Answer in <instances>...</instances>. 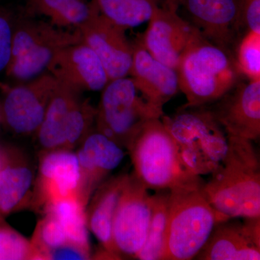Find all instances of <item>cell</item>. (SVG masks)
<instances>
[{"instance_id": "cell-1", "label": "cell", "mask_w": 260, "mask_h": 260, "mask_svg": "<svg viewBox=\"0 0 260 260\" xmlns=\"http://www.w3.org/2000/svg\"><path fill=\"white\" fill-rule=\"evenodd\" d=\"M229 150L205 182L210 205L226 219L260 217V166L252 141L228 137Z\"/></svg>"}, {"instance_id": "cell-2", "label": "cell", "mask_w": 260, "mask_h": 260, "mask_svg": "<svg viewBox=\"0 0 260 260\" xmlns=\"http://www.w3.org/2000/svg\"><path fill=\"white\" fill-rule=\"evenodd\" d=\"M179 90L186 97L181 108L209 105L240 82L232 53L205 39L197 30L177 68Z\"/></svg>"}, {"instance_id": "cell-3", "label": "cell", "mask_w": 260, "mask_h": 260, "mask_svg": "<svg viewBox=\"0 0 260 260\" xmlns=\"http://www.w3.org/2000/svg\"><path fill=\"white\" fill-rule=\"evenodd\" d=\"M204 184L200 177L169 189L165 260L194 259L216 224L228 220L210 205Z\"/></svg>"}, {"instance_id": "cell-4", "label": "cell", "mask_w": 260, "mask_h": 260, "mask_svg": "<svg viewBox=\"0 0 260 260\" xmlns=\"http://www.w3.org/2000/svg\"><path fill=\"white\" fill-rule=\"evenodd\" d=\"M160 119L177 144L186 172L198 177L211 175L220 167L229 150V138L206 106L181 108Z\"/></svg>"}, {"instance_id": "cell-5", "label": "cell", "mask_w": 260, "mask_h": 260, "mask_svg": "<svg viewBox=\"0 0 260 260\" xmlns=\"http://www.w3.org/2000/svg\"><path fill=\"white\" fill-rule=\"evenodd\" d=\"M127 152L133 174L148 189L169 190L200 177L183 167L177 144L160 119L147 122Z\"/></svg>"}, {"instance_id": "cell-6", "label": "cell", "mask_w": 260, "mask_h": 260, "mask_svg": "<svg viewBox=\"0 0 260 260\" xmlns=\"http://www.w3.org/2000/svg\"><path fill=\"white\" fill-rule=\"evenodd\" d=\"M102 91L95 129L127 151L145 124L164 114L143 99L131 78L110 80Z\"/></svg>"}, {"instance_id": "cell-7", "label": "cell", "mask_w": 260, "mask_h": 260, "mask_svg": "<svg viewBox=\"0 0 260 260\" xmlns=\"http://www.w3.org/2000/svg\"><path fill=\"white\" fill-rule=\"evenodd\" d=\"M82 42L79 30H65L51 23L26 20L15 23L8 77L24 83L47 70L61 49Z\"/></svg>"}, {"instance_id": "cell-8", "label": "cell", "mask_w": 260, "mask_h": 260, "mask_svg": "<svg viewBox=\"0 0 260 260\" xmlns=\"http://www.w3.org/2000/svg\"><path fill=\"white\" fill-rule=\"evenodd\" d=\"M151 217V194L134 174L126 175L113 220L114 245L121 254L136 256L144 245Z\"/></svg>"}, {"instance_id": "cell-9", "label": "cell", "mask_w": 260, "mask_h": 260, "mask_svg": "<svg viewBox=\"0 0 260 260\" xmlns=\"http://www.w3.org/2000/svg\"><path fill=\"white\" fill-rule=\"evenodd\" d=\"M59 82L51 74L7 89L3 101L5 124L17 135L37 134Z\"/></svg>"}, {"instance_id": "cell-10", "label": "cell", "mask_w": 260, "mask_h": 260, "mask_svg": "<svg viewBox=\"0 0 260 260\" xmlns=\"http://www.w3.org/2000/svg\"><path fill=\"white\" fill-rule=\"evenodd\" d=\"M177 5L164 3L148 21L140 42L157 60L177 71L178 64L197 29L177 12Z\"/></svg>"}, {"instance_id": "cell-11", "label": "cell", "mask_w": 260, "mask_h": 260, "mask_svg": "<svg viewBox=\"0 0 260 260\" xmlns=\"http://www.w3.org/2000/svg\"><path fill=\"white\" fill-rule=\"evenodd\" d=\"M80 187L81 174L76 153L62 148L42 151L32 194V205L36 208L42 210L46 205L63 198L78 197L81 200Z\"/></svg>"}, {"instance_id": "cell-12", "label": "cell", "mask_w": 260, "mask_h": 260, "mask_svg": "<svg viewBox=\"0 0 260 260\" xmlns=\"http://www.w3.org/2000/svg\"><path fill=\"white\" fill-rule=\"evenodd\" d=\"M210 109L228 137L256 141L260 137V80L239 82Z\"/></svg>"}, {"instance_id": "cell-13", "label": "cell", "mask_w": 260, "mask_h": 260, "mask_svg": "<svg viewBox=\"0 0 260 260\" xmlns=\"http://www.w3.org/2000/svg\"><path fill=\"white\" fill-rule=\"evenodd\" d=\"M78 30L82 42L102 61L109 80L129 76L134 48L126 38V29L118 26L98 12Z\"/></svg>"}, {"instance_id": "cell-14", "label": "cell", "mask_w": 260, "mask_h": 260, "mask_svg": "<svg viewBox=\"0 0 260 260\" xmlns=\"http://www.w3.org/2000/svg\"><path fill=\"white\" fill-rule=\"evenodd\" d=\"M47 70L59 83L80 93L100 91L110 81L99 56L83 42L59 51Z\"/></svg>"}, {"instance_id": "cell-15", "label": "cell", "mask_w": 260, "mask_h": 260, "mask_svg": "<svg viewBox=\"0 0 260 260\" xmlns=\"http://www.w3.org/2000/svg\"><path fill=\"white\" fill-rule=\"evenodd\" d=\"M219 222L196 258L203 260L260 259V217L243 223Z\"/></svg>"}, {"instance_id": "cell-16", "label": "cell", "mask_w": 260, "mask_h": 260, "mask_svg": "<svg viewBox=\"0 0 260 260\" xmlns=\"http://www.w3.org/2000/svg\"><path fill=\"white\" fill-rule=\"evenodd\" d=\"M194 25L207 40L232 53L243 28L238 0H183Z\"/></svg>"}, {"instance_id": "cell-17", "label": "cell", "mask_w": 260, "mask_h": 260, "mask_svg": "<svg viewBox=\"0 0 260 260\" xmlns=\"http://www.w3.org/2000/svg\"><path fill=\"white\" fill-rule=\"evenodd\" d=\"M76 154L81 174L80 198L88 205L94 191L122 161L125 151L95 129L82 142Z\"/></svg>"}, {"instance_id": "cell-18", "label": "cell", "mask_w": 260, "mask_h": 260, "mask_svg": "<svg viewBox=\"0 0 260 260\" xmlns=\"http://www.w3.org/2000/svg\"><path fill=\"white\" fill-rule=\"evenodd\" d=\"M133 48L129 75L143 99L151 107L164 112V105L179 90L177 71L150 55L141 42Z\"/></svg>"}, {"instance_id": "cell-19", "label": "cell", "mask_w": 260, "mask_h": 260, "mask_svg": "<svg viewBox=\"0 0 260 260\" xmlns=\"http://www.w3.org/2000/svg\"><path fill=\"white\" fill-rule=\"evenodd\" d=\"M34 171L25 154L11 150L0 157V213L8 215L32 203Z\"/></svg>"}, {"instance_id": "cell-20", "label": "cell", "mask_w": 260, "mask_h": 260, "mask_svg": "<svg viewBox=\"0 0 260 260\" xmlns=\"http://www.w3.org/2000/svg\"><path fill=\"white\" fill-rule=\"evenodd\" d=\"M127 174L111 178L94 191L93 199L86 209L87 225L101 243L104 252L111 259H119L113 239L114 215Z\"/></svg>"}, {"instance_id": "cell-21", "label": "cell", "mask_w": 260, "mask_h": 260, "mask_svg": "<svg viewBox=\"0 0 260 260\" xmlns=\"http://www.w3.org/2000/svg\"><path fill=\"white\" fill-rule=\"evenodd\" d=\"M80 93L63 84H58L37 133L42 151L63 149L67 120L72 109L81 99Z\"/></svg>"}, {"instance_id": "cell-22", "label": "cell", "mask_w": 260, "mask_h": 260, "mask_svg": "<svg viewBox=\"0 0 260 260\" xmlns=\"http://www.w3.org/2000/svg\"><path fill=\"white\" fill-rule=\"evenodd\" d=\"M169 223V190L151 194V217L144 245L135 256L140 260H165Z\"/></svg>"}, {"instance_id": "cell-23", "label": "cell", "mask_w": 260, "mask_h": 260, "mask_svg": "<svg viewBox=\"0 0 260 260\" xmlns=\"http://www.w3.org/2000/svg\"><path fill=\"white\" fill-rule=\"evenodd\" d=\"M86 207L78 197L63 198L46 205L43 213L51 215L64 229L70 242L90 249Z\"/></svg>"}, {"instance_id": "cell-24", "label": "cell", "mask_w": 260, "mask_h": 260, "mask_svg": "<svg viewBox=\"0 0 260 260\" xmlns=\"http://www.w3.org/2000/svg\"><path fill=\"white\" fill-rule=\"evenodd\" d=\"M99 13L118 26H139L153 16L158 0H95Z\"/></svg>"}, {"instance_id": "cell-25", "label": "cell", "mask_w": 260, "mask_h": 260, "mask_svg": "<svg viewBox=\"0 0 260 260\" xmlns=\"http://www.w3.org/2000/svg\"><path fill=\"white\" fill-rule=\"evenodd\" d=\"M35 4L51 24L60 28L78 29L99 12L95 3L89 5L83 0H35Z\"/></svg>"}, {"instance_id": "cell-26", "label": "cell", "mask_w": 260, "mask_h": 260, "mask_svg": "<svg viewBox=\"0 0 260 260\" xmlns=\"http://www.w3.org/2000/svg\"><path fill=\"white\" fill-rule=\"evenodd\" d=\"M96 109L88 101L80 99L70 112L64 129L63 149L73 150L92 131L95 123Z\"/></svg>"}, {"instance_id": "cell-27", "label": "cell", "mask_w": 260, "mask_h": 260, "mask_svg": "<svg viewBox=\"0 0 260 260\" xmlns=\"http://www.w3.org/2000/svg\"><path fill=\"white\" fill-rule=\"evenodd\" d=\"M238 68L249 80H260V32L247 30L237 50Z\"/></svg>"}, {"instance_id": "cell-28", "label": "cell", "mask_w": 260, "mask_h": 260, "mask_svg": "<svg viewBox=\"0 0 260 260\" xmlns=\"http://www.w3.org/2000/svg\"><path fill=\"white\" fill-rule=\"evenodd\" d=\"M37 259L31 242L11 228L0 225V260Z\"/></svg>"}, {"instance_id": "cell-29", "label": "cell", "mask_w": 260, "mask_h": 260, "mask_svg": "<svg viewBox=\"0 0 260 260\" xmlns=\"http://www.w3.org/2000/svg\"><path fill=\"white\" fill-rule=\"evenodd\" d=\"M15 23L8 15L0 14V73L6 71L10 62Z\"/></svg>"}, {"instance_id": "cell-30", "label": "cell", "mask_w": 260, "mask_h": 260, "mask_svg": "<svg viewBox=\"0 0 260 260\" xmlns=\"http://www.w3.org/2000/svg\"><path fill=\"white\" fill-rule=\"evenodd\" d=\"M90 249L69 242L46 251L43 254L42 260H85L90 259Z\"/></svg>"}, {"instance_id": "cell-31", "label": "cell", "mask_w": 260, "mask_h": 260, "mask_svg": "<svg viewBox=\"0 0 260 260\" xmlns=\"http://www.w3.org/2000/svg\"><path fill=\"white\" fill-rule=\"evenodd\" d=\"M243 28L260 32V0H238Z\"/></svg>"}, {"instance_id": "cell-32", "label": "cell", "mask_w": 260, "mask_h": 260, "mask_svg": "<svg viewBox=\"0 0 260 260\" xmlns=\"http://www.w3.org/2000/svg\"><path fill=\"white\" fill-rule=\"evenodd\" d=\"M164 3H169V4L177 5L179 3H181V2H182L183 0H164Z\"/></svg>"}]
</instances>
